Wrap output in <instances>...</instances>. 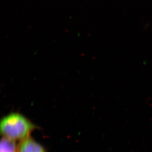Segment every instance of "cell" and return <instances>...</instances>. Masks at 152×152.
<instances>
[{
    "label": "cell",
    "mask_w": 152,
    "mask_h": 152,
    "mask_svg": "<svg viewBox=\"0 0 152 152\" xmlns=\"http://www.w3.org/2000/svg\"><path fill=\"white\" fill-rule=\"evenodd\" d=\"M37 128L30 120L21 113L12 112L4 117L0 122V130L4 137L20 141L30 137Z\"/></svg>",
    "instance_id": "cell-1"
},
{
    "label": "cell",
    "mask_w": 152,
    "mask_h": 152,
    "mask_svg": "<svg viewBox=\"0 0 152 152\" xmlns=\"http://www.w3.org/2000/svg\"><path fill=\"white\" fill-rule=\"evenodd\" d=\"M18 147V152H46L42 145L30 137L21 141Z\"/></svg>",
    "instance_id": "cell-2"
},
{
    "label": "cell",
    "mask_w": 152,
    "mask_h": 152,
    "mask_svg": "<svg viewBox=\"0 0 152 152\" xmlns=\"http://www.w3.org/2000/svg\"><path fill=\"white\" fill-rule=\"evenodd\" d=\"M0 149L1 152H18L15 141L4 137L1 141Z\"/></svg>",
    "instance_id": "cell-3"
}]
</instances>
